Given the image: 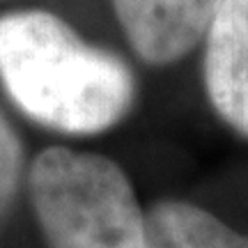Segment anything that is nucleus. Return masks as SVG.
I'll list each match as a JSON object with an SVG mask.
<instances>
[{
	"label": "nucleus",
	"instance_id": "f257e3e1",
	"mask_svg": "<svg viewBox=\"0 0 248 248\" xmlns=\"http://www.w3.org/2000/svg\"><path fill=\"white\" fill-rule=\"evenodd\" d=\"M0 80L32 122L76 136L115 126L136 97L117 55L90 46L44 9L0 16Z\"/></svg>",
	"mask_w": 248,
	"mask_h": 248
},
{
	"label": "nucleus",
	"instance_id": "f03ea898",
	"mask_svg": "<svg viewBox=\"0 0 248 248\" xmlns=\"http://www.w3.org/2000/svg\"><path fill=\"white\" fill-rule=\"evenodd\" d=\"M28 191L48 248H147L136 191L108 156L48 147L30 166Z\"/></svg>",
	"mask_w": 248,
	"mask_h": 248
},
{
	"label": "nucleus",
	"instance_id": "7ed1b4c3",
	"mask_svg": "<svg viewBox=\"0 0 248 248\" xmlns=\"http://www.w3.org/2000/svg\"><path fill=\"white\" fill-rule=\"evenodd\" d=\"M223 0H113L126 42L150 64H170L202 42Z\"/></svg>",
	"mask_w": 248,
	"mask_h": 248
},
{
	"label": "nucleus",
	"instance_id": "20e7f679",
	"mask_svg": "<svg viewBox=\"0 0 248 248\" xmlns=\"http://www.w3.org/2000/svg\"><path fill=\"white\" fill-rule=\"evenodd\" d=\"M204 88L214 110L248 138V0H223L204 48Z\"/></svg>",
	"mask_w": 248,
	"mask_h": 248
},
{
	"label": "nucleus",
	"instance_id": "39448f33",
	"mask_svg": "<svg viewBox=\"0 0 248 248\" xmlns=\"http://www.w3.org/2000/svg\"><path fill=\"white\" fill-rule=\"evenodd\" d=\"M147 248H248V234L232 230L202 207L182 200L156 202L145 214Z\"/></svg>",
	"mask_w": 248,
	"mask_h": 248
},
{
	"label": "nucleus",
	"instance_id": "423d86ee",
	"mask_svg": "<svg viewBox=\"0 0 248 248\" xmlns=\"http://www.w3.org/2000/svg\"><path fill=\"white\" fill-rule=\"evenodd\" d=\"M21 177V142L12 124L0 113V218L16 195Z\"/></svg>",
	"mask_w": 248,
	"mask_h": 248
}]
</instances>
